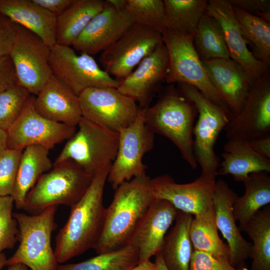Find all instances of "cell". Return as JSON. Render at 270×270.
I'll return each instance as SVG.
<instances>
[{
  "label": "cell",
  "mask_w": 270,
  "mask_h": 270,
  "mask_svg": "<svg viewBox=\"0 0 270 270\" xmlns=\"http://www.w3.org/2000/svg\"><path fill=\"white\" fill-rule=\"evenodd\" d=\"M111 165L98 172L80 200L70 208L68 220L56 238L54 252L58 264L96 246L106 218L104 191Z\"/></svg>",
  "instance_id": "obj_1"
},
{
  "label": "cell",
  "mask_w": 270,
  "mask_h": 270,
  "mask_svg": "<svg viewBox=\"0 0 270 270\" xmlns=\"http://www.w3.org/2000/svg\"><path fill=\"white\" fill-rule=\"evenodd\" d=\"M154 199L151 178L146 174L120 184L106 209L103 229L94 248L96 254L126 245Z\"/></svg>",
  "instance_id": "obj_2"
},
{
  "label": "cell",
  "mask_w": 270,
  "mask_h": 270,
  "mask_svg": "<svg viewBox=\"0 0 270 270\" xmlns=\"http://www.w3.org/2000/svg\"><path fill=\"white\" fill-rule=\"evenodd\" d=\"M144 110L145 123L155 134L162 135L178 148L192 169L198 164L193 150V129L198 110L194 104L172 85L152 106Z\"/></svg>",
  "instance_id": "obj_3"
},
{
  "label": "cell",
  "mask_w": 270,
  "mask_h": 270,
  "mask_svg": "<svg viewBox=\"0 0 270 270\" xmlns=\"http://www.w3.org/2000/svg\"><path fill=\"white\" fill-rule=\"evenodd\" d=\"M93 178L72 160L53 166L28 192L24 210L37 214L50 206L71 208L84 194Z\"/></svg>",
  "instance_id": "obj_4"
},
{
  "label": "cell",
  "mask_w": 270,
  "mask_h": 270,
  "mask_svg": "<svg viewBox=\"0 0 270 270\" xmlns=\"http://www.w3.org/2000/svg\"><path fill=\"white\" fill-rule=\"evenodd\" d=\"M56 206H50L37 214L14 213L18 226L19 246L7 259L6 265L20 264L31 270H58L59 264L51 244L56 228Z\"/></svg>",
  "instance_id": "obj_5"
},
{
  "label": "cell",
  "mask_w": 270,
  "mask_h": 270,
  "mask_svg": "<svg viewBox=\"0 0 270 270\" xmlns=\"http://www.w3.org/2000/svg\"><path fill=\"white\" fill-rule=\"evenodd\" d=\"M162 36L169 58L168 72L165 80L166 83H185L196 88L232 120V112L211 82L195 50L194 34L186 36L167 29Z\"/></svg>",
  "instance_id": "obj_6"
},
{
  "label": "cell",
  "mask_w": 270,
  "mask_h": 270,
  "mask_svg": "<svg viewBox=\"0 0 270 270\" xmlns=\"http://www.w3.org/2000/svg\"><path fill=\"white\" fill-rule=\"evenodd\" d=\"M77 126L78 130L68 140L53 166L72 160L94 177L114 161L119 134L83 117Z\"/></svg>",
  "instance_id": "obj_7"
},
{
  "label": "cell",
  "mask_w": 270,
  "mask_h": 270,
  "mask_svg": "<svg viewBox=\"0 0 270 270\" xmlns=\"http://www.w3.org/2000/svg\"><path fill=\"white\" fill-rule=\"evenodd\" d=\"M178 90L195 106L198 118L193 129L195 160L202 168L201 175L216 180L220 159L214 147L222 130L230 120L224 111L205 97L196 88L178 83Z\"/></svg>",
  "instance_id": "obj_8"
},
{
  "label": "cell",
  "mask_w": 270,
  "mask_h": 270,
  "mask_svg": "<svg viewBox=\"0 0 270 270\" xmlns=\"http://www.w3.org/2000/svg\"><path fill=\"white\" fill-rule=\"evenodd\" d=\"M14 24L16 39L9 56L18 83L37 96L53 74L49 64L50 47L36 34Z\"/></svg>",
  "instance_id": "obj_9"
},
{
  "label": "cell",
  "mask_w": 270,
  "mask_h": 270,
  "mask_svg": "<svg viewBox=\"0 0 270 270\" xmlns=\"http://www.w3.org/2000/svg\"><path fill=\"white\" fill-rule=\"evenodd\" d=\"M50 50L49 64L53 74L78 96L89 88H117L120 84L101 69L90 55H78L70 46L57 44Z\"/></svg>",
  "instance_id": "obj_10"
},
{
  "label": "cell",
  "mask_w": 270,
  "mask_h": 270,
  "mask_svg": "<svg viewBox=\"0 0 270 270\" xmlns=\"http://www.w3.org/2000/svg\"><path fill=\"white\" fill-rule=\"evenodd\" d=\"M162 42L160 32L134 23L116 42L102 52L100 62L106 72L120 81Z\"/></svg>",
  "instance_id": "obj_11"
},
{
  "label": "cell",
  "mask_w": 270,
  "mask_h": 270,
  "mask_svg": "<svg viewBox=\"0 0 270 270\" xmlns=\"http://www.w3.org/2000/svg\"><path fill=\"white\" fill-rule=\"evenodd\" d=\"M78 96L82 117L118 133L136 120L140 110L116 88H89Z\"/></svg>",
  "instance_id": "obj_12"
},
{
  "label": "cell",
  "mask_w": 270,
  "mask_h": 270,
  "mask_svg": "<svg viewBox=\"0 0 270 270\" xmlns=\"http://www.w3.org/2000/svg\"><path fill=\"white\" fill-rule=\"evenodd\" d=\"M117 154L110 168L107 180L114 189L124 182L146 174L144 156L154 145V134L145 123L144 110L136 120L119 133Z\"/></svg>",
  "instance_id": "obj_13"
},
{
  "label": "cell",
  "mask_w": 270,
  "mask_h": 270,
  "mask_svg": "<svg viewBox=\"0 0 270 270\" xmlns=\"http://www.w3.org/2000/svg\"><path fill=\"white\" fill-rule=\"evenodd\" d=\"M31 95L20 115L7 130L8 148L23 150L30 146H41L48 150L70 139L76 126L48 120L38 114Z\"/></svg>",
  "instance_id": "obj_14"
},
{
  "label": "cell",
  "mask_w": 270,
  "mask_h": 270,
  "mask_svg": "<svg viewBox=\"0 0 270 270\" xmlns=\"http://www.w3.org/2000/svg\"><path fill=\"white\" fill-rule=\"evenodd\" d=\"M228 139L248 141L270 134V70L254 82L240 112L224 128Z\"/></svg>",
  "instance_id": "obj_15"
},
{
  "label": "cell",
  "mask_w": 270,
  "mask_h": 270,
  "mask_svg": "<svg viewBox=\"0 0 270 270\" xmlns=\"http://www.w3.org/2000/svg\"><path fill=\"white\" fill-rule=\"evenodd\" d=\"M216 182L201 174L194 182L184 184L176 182L167 174L151 179L154 198L166 200L178 210L194 216L212 204Z\"/></svg>",
  "instance_id": "obj_16"
},
{
  "label": "cell",
  "mask_w": 270,
  "mask_h": 270,
  "mask_svg": "<svg viewBox=\"0 0 270 270\" xmlns=\"http://www.w3.org/2000/svg\"><path fill=\"white\" fill-rule=\"evenodd\" d=\"M168 70V54L163 42L134 70L120 81L117 89L133 99L140 109H145L166 80Z\"/></svg>",
  "instance_id": "obj_17"
},
{
  "label": "cell",
  "mask_w": 270,
  "mask_h": 270,
  "mask_svg": "<svg viewBox=\"0 0 270 270\" xmlns=\"http://www.w3.org/2000/svg\"><path fill=\"white\" fill-rule=\"evenodd\" d=\"M134 23L125 10L116 8L106 0L103 10L92 18L72 46L82 53L96 54L116 42Z\"/></svg>",
  "instance_id": "obj_18"
},
{
  "label": "cell",
  "mask_w": 270,
  "mask_h": 270,
  "mask_svg": "<svg viewBox=\"0 0 270 270\" xmlns=\"http://www.w3.org/2000/svg\"><path fill=\"white\" fill-rule=\"evenodd\" d=\"M206 12L220 26L230 58L240 64L252 80H256L269 68L249 50L228 0H208Z\"/></svg>",
  "instance_id": "obj_19"
},
{
  "label": "cell",
  "mask_w": 270,
  "mask_h": 270,
  "mask_svg": "<svg viewBox=\"0 0 270 270\" xmlns=\"http://www.w3.org/2000/svg\"><path fill=\"white\" fill-rule=\"evenodd\" d=\"M238 197L225 181L216 180L212 198L216 224L227 242L230 264L242 268L245 260L250 257L252 244L242 237L236 224L233 206Z\"/></svg>",
  "instance_id": "obj_20"
},
{
  "label": "cell",
  "mask_w": 270,
  "mask_h": 270,
  "mask_svg": "<svg viewBox=\"0 0 270 270\" xmlns=\"http://www.w3.org/2000/svg\"><path fill=\"white\" fill-rule=\"evenodd\" d=\"M202 61L211 82L234 118L242 110L256 80L231 58Z\"/></svg>",
  "instance_id": "obj_21"
},
{
  "label": "cell",
  "mask_w": 270,
  "mask_h": 270,
  "mask_svg": "<svg viewBox=\"0 0 270 270\" xmlns=\"http://www.w3.org/2000/svg\"><path fill=\"white\" fill-rule=\"evenodd\" d=\"M178 212L168 201L155 198L128 242L138 249V264L150 260L160 251Z\"/></svg>",
  "instance_id": "obj_22"
},
{
  "label": "cell",
  "mask_w": 270,
  "mask_h": 270,
  "mask_svg": "<svg viewBox=\"0 0 270 270\" xmlns=\"http://www.w3.org/2000/svg\"><path fill=\"white\" fill-rule=\"evenodd\" d=\"M34 106L44 118L74 126L82 118L78 96L54 74L34 98Z\"/></svg>",
  "instance_id": "obj_23"
},
{
  "label": "cell",
  "mask_w": 270,
  "mask_h": 270,
  "mask_svg": "<svg viewBox=\"0 0 270 270\" xmlns=\"http://www.w3.org/2000/svg\"><path fill=\"white\" fill-rule=\"evenodd\" d=\"M0 14L36 34L50 48L56 44V16L32 0H0Z\"/></svg>",
  "instance_id": "obj_24"
},
{
  "label": "cell",
  "mask_w": 270,
  "mask_h": 270,
  "mask_svg": "<svg viewBox=\"0 0 270 270\" xmlns=\"http://www.w3.org/2000/svg\"><path fill=\"white\" fill-rule=\"evenodd\" d=\"M218 175H231L238 182H243L253 173L270 172V158L254 151L248 141L228 139L221 154Z\"/></svg>",
  "instance_id": "obj_25"
},
{
  "label": "cell",
  "mask_w": 270,
  "mask_h": 270,
  "mask_svg": "<svg viewBox=\"0 0 270 270\" xmlns=\"http://www.w3.org/2000/svg\"><path fill=\"white\" fill-rule=\"evenodd\" d=\"M48 151L36 145L30 146L23 150L11 195L18 209H24L28 192L40 178L53 167Z\"/></svg>",
  "instance_id": "obj_26"
},
{
  "label": "cell",
  "mask_w": 270,
  "mask_h": 270,
  "mask_svg": "<svg viewBox=\"0 0 270 270\" xmlns=\"http://www.w3.org/2000/svg\"><path fill=\"white\" fill-rule=\"evenodd\" d=\"M192 215L178 210L175 224L167 234L160 251L168 270H190L194 252L190 236Z\"/></svg>",
  "instance_id": "obj_27"
},
{
  "label": "cell",
  "mask_w": 270,
  "mask_h": 270,
  "mask_svg": "<svg viewBox=\"0 0 270 270\" xmlns=\"http://www.w3.org/2000/svg\"><path fill=\"white\" fill-rule=\"evenodd\" d=\"M106 0H74L71 5L56 17V43L70 46L90 21L104 7Z\"/></svg>",
  "instance_id": "obj_28"
},
{
  "label": "cell",
  "mask_w": 270,
  "mask_h": 270,
  "mask_svg": "<svg viewBox=\"0 0 270 270\" xmlns=\"http://www.w3.org/2000/svg\"><path fill=\"white\" fill-rule=\"evenodd\" d=\"M242 182L244 193L236 198L233 206L234 218L240 231L261 208L270 203V177L268 172L251 174Z\"/></svg>",
  "instance_id": "obj_29"
},
{
  "label": "cell",
  "mask_w": 270,
  "mask_h": 270,
  "mask_svg": "<svg viewBox=\"0 0 270 270\" xmlns=\"http://www.w3.org/2000/svg\"><path fill=\"white\" fill-rule=\"evenodd\" d=\"M194 250L210 254L230 260V249L220 238L215 220L213 204L193 218L190 230Z\"/></svg>",
  "instance_id": "obj_30"
},
{
  "label": "cell",
  "mask_w": 270,
  "mask_h": 270,
  "mask_svg": "<svg viewBox=\"0 0 270 270\" xmlns=\"http://www.w3.org/2000/svg\"><path fill=\"white\" fill-rule=\"evenodd\" d=\"M168 29L180 34H194L205 14L206 0H164Z\"/></svg>",
  "instance_id": "obj_31"
},
{
  "label": "cell",
  "mask_w": 270,
  "mask_h": 270,
  "mask_svg": "<svg viewBox=\"0 0 270 270\" xmlns=\"http://www.w3.org/2000/svg\"><path fill=\"white\" fill-rule=\"evenodd\" d=\"M242 231L252 242V270H270V206L258 210Z\"/></svg>",
  "instance_id": "obj_32"
},
{
  "label": "cell",
  "mask_w": 270,
  "mask_h": 270,
  "mask_svg": "<svg viewBox=\"0 0 270 270\" xmlns=\"http://www.w3.org/2000/svg\"><path fill=\"white\" fill-rule=\"evenodd\" d=\"M193 42L202 60L230 58L220 26L206 12L200 21Z\"/></svg>",
  "instance_id": "obj_33"
},
{
  "label": "cell",
  "mask_w": 270,
  "mask_h": 270,
  "mask_svg": "<svg viewBox=\"0 0 270 270\" xmlns=\"http://www.w3.org/2000/svg\"><path fill=\"white\" fill-rule=\"evenodd\" d=\"M242 35L255 58L270 66V22L233 7Z\"/></svg>",
  "instance_id": "obj_34"
},
{
  "label": "cell",
  "mask_w": 270,
  "mask_h": 270,
  "mask_svg": "<svg viewBox=\"0 0 270 270\" xmlns=\"http://www.w3.org/2000/svg\"><path fill=\"white\" fill-rule=\"evenodd\" d=\"M138 262V249L128 243L120 248L98 254L80 262L59 264L58 270H130Z\"/></svg>",
  "instance_id": "obj_35"
},
{
  "label": "cell",
  "mask_w": 270,
  "mask_h": 270,
  "mask_svg": "<svg viewBox=\"0 0 270 270\" xmlns=\"http://www.w3.org/2000/svg\"><path fill=\"white\" fill-rule=\"evenodd\" d=\"M125 10L134 23L148 27L162 34L168 29L162 0H126Z\"/></svg>",
  "instance_id": "obj_36"
},
{
  "label": "cell",
  "mask_w": 270,
  "mask_h": 270,
  "mask_svg": "<svg viewBox=\"0 0 270 270\" xmlns=\"http://www.w3.org/2000/svg\"><path fill=\"white\" fill-rule=\"evenodd\" d=\"M31 95L18 83L0 92V128L7 132L20 115Z\"/></svg>",
  "instance_id": "obj_37"
},
{
  "label": "cell",
  "mask_w": 270,
  "mask_h": 270,
  "mask_svg": "<svg viewBox=\"0 0 270 270\" xmlns=\"http://www.w3.org/2000/svg\"><path fill=\"white\" fill-rule=\"evenodd\" d=\"M14 204L12 196H0V254L12 248L16 244L18 230L13 216Z\"/></svg>",
  "instance_id": "obj_38"
},
{
  "label": "cell",
  "mask_w": 270,
  "mask_h": 270,
  "mask_svg": "<svg viewBox=\"0 0 270 270\" xmlns=\"http://www.w3.org/2000/svg\"><path fill=\"white\" fill-rule=\"evenodd\" d=\"M22 150L8 148L0 156V196L12 194Z\"/></svg>",
  "instance_id": "obj_39"
},
{
  "label": "cell",
  "mask_w": 270,
  "mask_h": 270,
  "mask_svg": "<svg viewBox=\"0 0 270 270\" xmlns=\"http://www.w3.org/2000/svg\"><path fill=\"white\" fill-rule=\"evenodd\" d=\"M190 270H240L232 266L228 259L194 250Z\"/></svg>",
  "instance_id": "obj_40"
},
{
  "label": "cell",
  "mask_w": 270,
  "mask_h": 270,
  "mask_svg": "<svg viewBox=\"0 0 270 270\" xmlns=\"http://www.w3.org/2000/svg\"><path fill=\"white\" fill-rule=\"evenodd\" d=\"M231 5L270 22V0H228Z\"/></svg>",
  "instance_id": "obj_41"
},
{
  "label": "cell",
  "mask_w": 270,
  "mask_h": 270,
  "mask_svg": "<svg viewBox=\"0 0 270 270\" xmlns=\"http://www.w3.org/2000/svg\"><path fill=\"white\" fill-rule=\"evenodd\" d=\"M16 36L15 24L0 14V58L9 56Z\"/></svg>",
  "instance_id": "obj_42"
},
{
  "label": "cell",
  "mask_w": 270,
  "mask_h": 270,
  "mask_svg": "<svg viewBox=\"0 0 270 270\" xmlns=\"http://www.w3.org/2000/svg\"><path fill=\"white\" fill-rule=\"evenodd\" d=\"M18 83L15 69L9 56L0 58V92Z\"/></svg>",
  "instance_id": "obj_43"
},
{
  "label": "cell",
  "mask_w": 270,
  "mask_h": 270,
  "mask_svg": "<svg viewBox=\"0 0 270 270\" xmlns=\"http://www.w3.org/2000/svg\"><path fill=\"white\" fill-rule=\"evenodd\" d=\"M35 3L56 17L72 3L74 0H32Z\"/></svg>",
  "instance_id": "obj_44"
},
{
  "label": "cell",
  "mask_w": 270,
  "mask_h": 270,
  "mask_svg": "<svg viewBox=\"0 0 270 270\" xmlns=\"http://www.w3.org/2000/svg\"><path fill=\"white\" fill-rule=\"evenodd\" d=\"M251 148L263 156L270 158V134L248 141Z\"/></svg>",
  "instance_id": "obj_45"
},
{
  "label": "cell",
  "mask_w": 270,
  "mask_h": 270,
  "mask_svg": "<svg viewBox=\"0 0 270 270\" xmlns=\"http://www.w3.org/2000/svg\"><path fill=\"white\" fill-rule=\"evenodd\" d=\"M130 270H157V266L155 262L148 260L138 264Z\"/></svg>",
  "instance_id": "obj_46"
},
{
  "label": "cell",
  "mask_w": 270,
  "mask_h": 270,
  "mask_svg": "<svg viewBox=\"0 0 270 270\" xmlns=\"http://www.w3.org/2000/svg\"><path fill=\"white\" fill-rule=\"evenodd\" d=\"M6 131L0 128V156L8 149Z\"/></svg>",
  "instance_id": "obj_47"
},
{
  "label": "cell",
  "mask_w": 270,
  "mask_h": 270,
  "mask_svg": "<svg viewBox=\"0 0 270 270\" xmlns=\"http://www.w3.org/2000/svg\"><path fill=\"white\" fill-rule=\"evenodd\" d=\"M155 262L157 266V270H168L165 266L160 252H158L156 255Z\"/></svg>",
  "instance_id": "obj_48"
},
{
  "label": "cell",
  "mask_w": 270,
  "mask_h": 270,
  "mask_svg": "<svg viewBox=\"0 0 270 270\" xmlns=\"http://www.w3.org/2000/svg\"><path fill=\"white\" fill-rule=\"evenodd\" d=\"M108 1L118 9L125 10L126 0H108Z\"/></svg>",
  "instance_id": "obj_49"
},
{
  "label": "cell",
  "mask_w": 270,
  "mask_h": 270,
  "mask_svg": "<svg viewBox=\"0 0 270 270\" xmlns=\"http://www.w3.org/2000/svg\"><path fill=\"white\" fill-rule=\"evenodd\" d=\"M6 270H28V268L24 264H17L9 266Z\"/></svg>",
  "instance_id": "obj_50"
},
{
  "label": "cell",
  "mask_w": 270,
  "mask_h": 270,
  "mask_svg": "<svg viewBox=\"0 0 270 270\" xmlns=\"http://www.w3.org/2000/svg\"><path fill=\"white\" fill-rule=\"evenodd\" d=\"M6 257L4 253H1L0 254V270L5 266H6Z\"/></svg>",
  "instance_id": "obj_51"
},
{
  "label": "cell",
  "mask_w": 270,
  "mask_h": 270,
  "mask_svg": "<svg viewBox=\"0 0 270 270\" xmlns=\"http://www.w3.org/2000/svg\"><path fill=\"white\" fill-rule=\"evenodd\" d=\"M240 270H248V269L246 267H244V268H240Z\"/></svg>",
  "instance_id": "obj_52"
}]
</instances>
